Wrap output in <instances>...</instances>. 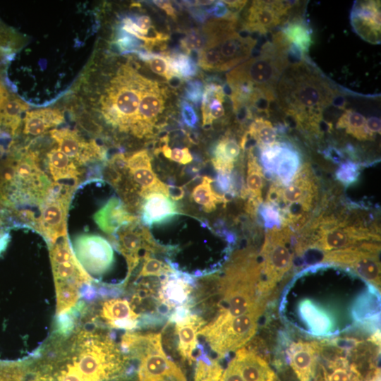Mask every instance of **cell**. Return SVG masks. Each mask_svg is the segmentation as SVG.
<instances>
[{
  "mask_svg": "<svg viewBox=\"0 0 381 381\" xmlns=\"http://www.w3.org/2000/svg\"><path fill=\"white\" fill-rule=\"evenodd\" d=\"M378 289L346 266L322 262L298 272L281 298L279 313L306 334L331 337L377 318Z\"/></svg>",
  "mask_w": 381,
  "mask_h": 381,
  "instance_id": "cell-1",
  "label": "cell"
},
{
  "mask_svg": "<svg viewBox=\"0 0 381 381\" xmlns=\"http://www.w3.org/2000/svg\"><path fill=\"white\" fill-rule=\"evenodd\" d=\"M54 339L31 358L38 381H110L121 377L129 358L110 334L77 327Z\"/></svg>",
  "mask_w": 381,
  "mask_h": 381,
  "instance_id": "cell-2",
  "label": "cell"
},
{
  "mask_svg": "<svg viewBox=\"0 0 381 381\" xmlns=\"http://www.w3.org/2000/svg\"><path fill=\"white\" fill-rule=\"evenodd\" d=\"M337 89L309 59L291 62L276 87L280 109L302 126L318 127L322 111L337 99Z\"/></svg>",
  "mask_w": 381,
  "mask_h": 381,
  "instance_id": "cell-3",
  "label": "cell"
},
{
  "mask_svg": "<svg viewBox=\"0 0 381 381\" xmlns=\"http://www.w3.org/2000/svg\"><path fill=\"white\" fill-rule=\"evenodd\" d=\"M147 80L129 65L118 69L99 99L100 111L108 123L141 138L138 109Z\"/></svg>",
  "mask_w": 381,
  "mask_h": 381,
  "instance_id": "cell-4",
  "label": "cell"
},
{
  "mask_svg": "<svg viewBox=\"0 0 381 381\" xmlns=\"http://www.w3.org/2000/svg\"><path fill=\"white\" fill-rule=\"evenodd\" d=\"M318 195L316 179L310 165L305 164L288 185L272 184L266 202L278 210L283 227L300 228L308 219Z\"/></svg>",
  "mask_w": 381,
  "mask_h": 381,
  "instance_id": "cell-5",
  "label": "cell"
},
{
  "mask_svg": "<svg viewBox=\"0 0 381 381\" xmlns=\"http://www.w3.org/2000/svg\"><path fill=\"white\" fill-rule=\"evenodd\" d=\"M49 257L56 295V315H62L77 304L83 285L92 278L77 260L67 236L50 246Z\"/></svg>",
  "mask_w": 381,
  "mask_h": 381,
  "instance_id": "cell-6",
  "label": "cell"
},
{
  "mask_svg": "<svg viewBox=\"0 0 381 381\" xmlns=\"http://www.w3.org/2000/svg\"><path fill=\"white\" fill-rule=\"evenodd\" d=\"M289 52L271 40L261 48L259 54L246 60L226 73V77L246 80L275 99L277 83L291 63Z\"/></svg>",
  "mask_w": 381,
  "mask_h": 381,
  "instance_id": "cell-7",
  "label": "cell"
},
{
  "mask_svg": "<svg viewBox=\"0 0 381 381\" xmlns=\"http://www.w3.org/2000/svg\"><path fill=\"white\" fill-rule=\"evenodd\" d=\"M308 229L309 241L298 246L297 250L314 248L329 253L358 246L363 242L380 241V236L373 229L358 224H350L333 216L315 219Z\"/></svg>",
  "mask_w": 381,
  "mask_h": 381,
  "instance_id": "cell-8",
  "label": "cell"
},
{
  "mask_svg": "<svg viewBox=\"0 0 381 381\" xmlns=\"http://www.w3.org/2000/svg\"><path fill=\"white\" fill-rule=\"evenodd\" d=\"M236 28L237 21L226 19H213L203 27L204 47L218 53L221 71H229L248 60L256 44L255 40L238 32Z\"/></svg>",
  "mask_w": 381,
  "mask_h": 381,
  "instance_id": "cell-9",
  "label": "cell"
},
{
  "mask_svg": "<svg viewBox=\"0 0 381 381\" xmlns=\"http://www.w3.org/2000/svg\"><path fill=\"white\" fill-rule=\"evenodd\" d=\"M265 303L266 301L228 322L206 323L200 329L198 335L205 339L218 358H222L230 352L241 349L254 336Z\"/></svg>",
  "mask_w": 381,
  "mask_h": 381,
  "instance_id": "cell-10",
  "label": "cell"
},
{
  "mask_svg": "<svg viewBox=\"0 0 381 381\" xmlns=\"http://www.w3.org/2000/svg\"><path fill=\"white\" fill-rule=\"evenodd\" d=\"M291 234L288 227H273L266 234L258 284L260 297L266 298L292 267L294 252L289 247Z\"/></svg>",
  "mask_w": 381,
  "mask_h": 381,
  "instance_id": "cell-11",
  "label": "cell"
},
{
  "mask_svg": "<svg viewBox=\"0 0 381 381\" xmlns=\"http://www.w3.org/2000/svg\"><path fill=\"white\" fill-rule=\"evenodd\" d=\"M75 187L54 183L49 188L40 205V214L35 229L49 246L67 236L66 217Z\"/></svg>",
  "mask_w": 381,
  "mask_h": 381,
  "instance_id": "cell-12",
  "label": "cell"
},
{
  "mask_svg": "<svg viewBox=\"0 0 381 381\" xmlns=\"http://www.w3.org/2000/svg\"><path fill=\"white\" fill-rule=\"evenodd\" d=\"M380 246L374 241L358 246L326 253L322 262L346 266L378 289L380 286Z\"/></svg>",
  "mask_w": 381,
  "mask_h": 381,
  "instance_id": "cell-13",
  "label": "cell"
},
{
  "mask_svg": "<svg viewBox=\"0 0 381 381\" xmlns=\"http://www.w3.org/2000/svg\"><path fill=\"white\" fill-rule=\"evenodd\" d=\"M298 1H253L249 6L243 28L246 32L265 34L282 25L291 17L290 11Z\"/></svg>",
  "mask_w": 381,
  "mask_h": 381,
  "instance_id": "cell-14",
  "label": "cell"
},
{
  "mask_svg": "<svg viewBox=\"0 0 381 381\" xmlns=\"http://www.w3.org/2000/svg\"><path fill=\"white\" fill-rule=\"evenodd\" d=\"M73 246L77 260L90 275L104 274L114 262L112 247L108 241L100 236H78L74 239Z\"/></svg>",
  "mask_w": 381,
  "mask_h": 381,
  "instance_id": "cell-15",
  "label": "cell"
},
{
  "mask_svg": "<svg viewBox=\"0 0 381 381\" xmlns=\"http://www.w3.org/2000/svg\"><path fill=\"white\" fill-rule=\"evenodd\" d=\"M161 340H155L136 357L140 361L138 381H187L179 366L165 354Z\"/></svg>",
  "mask_w": 381,
  "mask_h": 381,
  "instance_id": "cell-16",
  "label": "cell"
},
{
  "mask_svg": "<svg viewBox=\"0 0 381 381\" xmlns=\"http://www.w3.org/2000/svg\"><path fill=\"white\" fill-rule=\"evenodd\" d=\"M260 149V159L265 171L274 176L277 183L288 185L300 169L298 151L288 143L279 141Z\"/></svg>",
  "mask_w": 381,
  "mask_h": 381,
  "instance_id": "cell-17",
  "label": "cell"
},
{
  "mask_svg": "<svg viewBox=\"0 0 381 381\" xmlns=\"http://www.w3.org/2000/svg\"><path fill=\"white\" fill-rule=\"evenodd\" d=\"M116 249L126 260L128 273L123 282L126 286L128 280L140 261V251L142 249L150 253L157 251L158 246L152 239L147 230L138 224L137 221L121 227L116 234Z\"/></svg>",
  "mask_w": 381,
  "mask_h": 381,
  "instance_id": "cell-18",
  "label": "cell"
},
{
  "mask_svg": "<svg viewBox=\"0 0 381 381\" xmlns=\"http://www.w3.org/2000/svg\"><path fill=\"white\" fill-rule=\"evenodd\" d=\"M51 137L59 149L79 166L105 159V150L94 140H85L75 131L68 128L52 129Z\"/></svg>",
  "mask_w": 381,
  "mask_h": 381,
  "instance_id": "cell-19",
  "label": "cell"
},
{
  "mask_svg": "<svg viewBox=\"0 0 381 381\" xmlns=\"http://www.w3.org/2000/svg\"><path fill=\"white\" fill-rule=\"evenodd\" d=\"M312 30L308 23L299 15L291 16L272 38L288 49L291 57L296 61L308 59L313 43Z\"/></svg>",
  "mask_w": 381,
  "mask_h": 381,
  "instance_id": "cell-20",
  "label": "cell"
},
{
  "mask_svg": "<svg viewBox=\"0 0 381 381\" xmlns=\"http://www.w3.org/2000/svg\"><path fill=\"white\" fill-rule=\"evenodd\" d=\"M127 167L126 176L142 198L152 192H162L169 196L167 186L152 169L151 157L146 150L138 151L127 157Z\"/></svg>",
  "mask_w": 381,
  "mask_h": 381,
  "instance_id": "cell-21",
  "label": "cell"
},
{
  "mask_svg": "<svg viewBox=\"0 0 381 381\" xmlns=\"http://www.w3.org/2000/svg\"><path fill=\"white\" fill-rule=\"evenodd\" d=\"M194 279L186 272L173 269L164 276L159 290L161 307L168 313L181 306H188ZM190 308V307H189Z\"/></svg>",
  "mask_w": 381,
  "mask_h": 381,
  "instance_id": "cell-22",
  "label": "cell"
},
{
  "mask_svg": "<svg viewBox=\"0 0 381 381\" xmlns=\"http://www.w3.org/2000/svg\"><path fill=\"white\" fill-rule=\"evenodd\" d=\"M350 23L354 32L363 40L380 44V1H354L350 13Z\"/></svg>",
  "mask_w": 381,
  "mask_h": 381,
  "instance_id": "cell-23",
  "label": "cell"
},
{
  "mask_svg": "<svg viewBox=\"0 0 381 381\" xmlns=\"http://www.w3.org/2000/svg\"><path fill=\"white\" fill-rule=\"evenodd\" d=\"M166 90L157 82L147 79L138 109L141 138L149 137L164 109Z\"/></svg>",
  "mask_w": 381,
  "mask_h": 381,
  "instance_id": "cell-24",
  "label": "cell"
},
{
  "mask_svg": "<svg viewBox=\"0 0 381 381\" xmlns=\"http://www.w3.org/2000/svg\"><path fill=\"white\" fill-rule=\"evenodd\" d=\"M99 316L111 328L132 330L139 326V314L126 299L111 298L102 301Z\"/></svg>",
  "mask_w": 381,
  "mask_h": 381,
  "instance_id": "cell-25",
  "label": "cell"
},
{
  "mask_svg": "<svg viewBox=\"0 0 381 381\" xmlns=\"http://www.w3.org/2000/svg\"><path fill=\"white\" fill-rule=\"evenodd\" d=\"M143 198L141 221L145 225L165 223L179 214L175 202L162 192H152Z\"/></svg>",
  "mask_w": 381,
  "mask_h": 381,
  "instance_id": "cell-26",
  "label": "cell"
},
{
  "mask_svg": "<svg viewBox=\"0 0 381 381\" xmlns=\"http://www.w3.org/2000/svg\"><path fill=\"white\" fill-rule=\"evenodd\" d=\"M93 219L100 229L109 235H115L123 226L138 220L117 197L111 198L95 213Z\"/></svg>",
  "mask_w": 381,
  "mask_h": 381,
  "instance_id": "cell-27",
  "label": "cell"
},
{
  "mask_svg": "<svg viewBox=\"0 0 381 381\" xmlns=\"http://www.w3.org/2000/svg\"><path fill=\"white\" fill-rule=\"evenodd\" d=\"M174 323L178 337L177 349L179 355L183 361L191 365L195 360L193 352L198 344V332L205 325V321L197 314L190 311Z\"/></svg>",
  "mask_w": 381,
  "mask_h": 381,
  "instance_id": "cell-28",
  "label": "cell"
},
{
  "mask_svg": "<svg viewBox=\"0 0 381 381\" xmlns=\"http://www.w3.org/2000/svg\"><path fill=\"white\" fill-rule=\"evenodd\" d=\"M320 349L316 342L299 341L290 346L289 362L299 381H310L315 376Z\"/></svg>",
  "mask_w": 381,
  "mask_h": 381,
  "instance_id": "cell-29",
  "label": "cell"
},
{
  "mask_svg": "<svg viewBox=\"0 0 381 381\" xmlns=\"http://www.w3.org/2000/svg\"><path fill=\"white\" fill-rule=\"evenodd\" d=\"M234 359L244 381H277L267 361L252 351L239 349Z\"/></svg>",
  "mask_w": 381,
  "mask_h": 381,
  "instance_id": "cell-30",
  "label": "cell"
},
{
  "mask_svg": "<svg viewBox=\"0 0 381 381\" xmlns=\"http://www.w3.org/2000/svg\"><path fill=\"white\" fill-rule=\"evenodd\" d=\"M226 95L224 87L216 82L205 85L202 99V118L204 128L210 126L225 115L224 104Z\"/></svg>",
  "mask_w": 381,
  "mask_h": 381,
  "instance_id": "cell-31",
  "label": "cell"
},
{
  "mask_svg": "<svg viewBox=\"0 0 381 381\" xmlns=\"http://www.w3.org/2000/svg\"><path fill=\"white\" fill-rule=\"evenodd\" d=\"M64 120L63 113L57 109L47 108L27 111L24 118L23 133L37 136L49 128L57 126Z\"/></svg>",
  "mask_w": 381,
  "mask_h": 381,
  "instance_id": "cell-32",
  "label": "cell"
},
{
  "mask_svg": "<svg viewBox=\"0 0 381 381\" xmlns=\"http://www.w3.org/2000/svg\"><path fill=\"white\" fill-rule=\"evenodd\" d=\"M48 169L55 181L72 179L77 182L82 172L79 165L59 148H53L47 153Z\"/></svg>",
  "mask_w": 381,
  "mask_h": 381,
  "instance_id": "cell-33",
  "label": "cell"
},
{
  "mask_svg": "<svg viewBox=\"0 0 381 381\" xmlns=\"http://www.w3.org/2000/svg\"><path fill=\"white\" fill-rule=\"evenodd\" d=\"M241 152V146L231 137H224L214 146L212 164L219 173L229 174Z\"/></svg>",
  "mask_w": 381,
  "mask_h": 381,
  "instance_id": "cell-34",
  "label": "cell"
},
{
  "mask_svg": "<svg viewBox=\"0 0 381 381\" xmlns=\"http://www.w3.org/2000/svg\"><path fill=\"white\" fill-rule=\"evenodd\" d=\"M337 128L345 131L359 140H373L372 135L366 128L365 117L353 109H346L339 118Z\"/></svg>",
  "mask_w": 381,
  "mask_h": 381,
  "instance_id": "cell-35",
  "label": "cell"
},
{
  "mask_svg": "<svg viewBox=\"0 0 381 381\" xmlns=\"http://www.w3.org/2000/svg\"><path fill=\"white\" fill-rule=\"evenodd\" d=\"M213 181L212 179L203 176L202 182L197 185L191 193L193 201L206 212H212L217 203L226 201L224 195L218 194L212 188L211 183Z\"/></svg>",
  "mask_w": 381,
  "mask_h": 381,
  "instance_id": "cell-36",
  "label": "cell"
},
{
  "mask_svg": "<svg viewBox=\"0 0 381 381\" xmlns=\"http://www.w3.org/2000/svg\"><path fill=\"white\" fill-rule=\"evenodd\" d=\"M198 356L194 377V381H219L222 374V368L218 359L207 355L201 344H198Z\"/></svg>",
  "mask_w": 381,
  "mask_h": 381,
  "instance_id": "cell-37",
  "label": "cell"
},
{
  "mask_svg": "<svg viewBox=\"0 0 381 381\" xmlns=\"http://www.w3.org/2000/svg\"><path fill=\"white\" fill-rule=\"evenodd\" d=\"M28 109V104L20 99H8L0 112V125L14 135L21 122V115Z\"/></svg>",
  "mask_w": 381,
  "mask_h": 381,
  "instance_id": "cell-38",
  "label": "cell"
},
{
  "mask_svg": "<svg viewBox=\"0 0 381 381\" xmlns=\"http://www.w3.org/2000/svg\"><path fill=\"white\" fill-rule=\"evenodd\" d=\"M247 166V193L250 195V200L260 203L262 200L265 176L262 168L252 150H249Z\"/></svg>",
  "mask_w": 381,
  "mask_h": 381,
  "instance_id": "cell-39",
  "label": "cell"
},
{
  "mask_svg": "<svg viewBox=\"0 0 381 381\" xmlns=\"http://www.w3.org/2000/svg\"><path fill=\"white\" fill-rule=\"evenodd\" d=\"M248 135L256 142L259 148L270 145L277 140V130L271 121L257 117L250 123Z\"/></svg>",
  "mask_w": 381,
  "mask_h": 381,
  "instance_id": "cell-40",
  "label": "cell"
},
{
  "mask_svg": "<svg viewBox=\"0 0 381 381\" xmlns=\"http://www.w3.org/2000/svg\"><path fill=\"white\" fill-rule=\"evenodd\" d=\"M330 373L325 371L324 373L326 381H362L363 377L353 365H350L347 360L339 358L330 361L329 364Z\"/></svg>",
  "mask_w": 381,
  "mask_h": 381,
  "instance_id": "cell-41",
  "label": "cell"
},
{
  "mask_svg": "<svg viewBox=\"0 0 381 381\" xmlns=\"http://www.w3.org/2000/svg\"><path fill=\"white\" fill-rule=\"evenodd\" d=\"M166 57L174 75L184 78L193 77L196 75L197 64L187 54L177 53L166 56Z\"/></svg>",
  "mask_w": 381,
  "mask_h": 381,
  "instance_id": "cell-42",
  "label": "cell"
},
{
  "mask_svg": "<svg viewBox=\"0 0 381 381\" xmlns=\"http://www.w3.org/2000/svg\"><path fill=\"white\" fill-rule=\"evenodd\" d=\"M141 60L144 61L150 69L155 73L165 78L167 80L173 75L169 61L166 56L161 54L138 52Z\"/></svg>",
  "mask_w": 381,
  "mask_h": 381,
  "instance_id": "cell-43",
  "label": "cell"
},
{
  "mask_svg": "<svg viewBox=\"0 0 381 381\" xmlns=\"http://www.w3.org/2000/svg\"><path fill=\"white\" fill-rule=\"evenodd\" d=\"M173 268L162 261L152 258L150 253L146 251L144 254V262L137 279L149 276L161 277L171 272Z\"/></svg>",
  "mask_w": 381,
  "mask_h": 381,
  "instance_id": "cell-44",
  "label": "cell"
},
{
  "mask_svg": "<svg viewBox=\"0 0 381 381\" xmlns=\"http://www.w3.org/2000/svg\"><path fill=\"white\" fill-rule=\"evenodd\" d=\"M205 44V39L202 32L191 30L181 40V47L186 51L187 54L197 52L198 56Z\"/></svg>",
  "mask_w": 381,
  "mask_h": 381,
  "instance_id": "cell-45",
  "label": "cell"
},
{
  "mask_svg": "<svg viewBox=\"0 0 381 381\" xmlns=\"http://www.w3.org/2000/svg\"><path fill=\"white\" fill-rule=\"evenodd\" d=\"M162 152L167 158L181 164H188L193 160V156L187 147H175L171 149L167 143H165V145L162 147Z\"/></svg>",
  "mask_w": 381,
  "mask_h": 381,
  "instance_id": "cell-46",
  "label": "cell"
},
{
  "mask_svg": "<svg viewBox=\"0 0 381 381\" xmlns=\"http://www.w3.org/2000/svg\"><path fill=\"white\" fill-rule=\"evenodd\" d=\"M358 174V165L352 162H346L339 167L336 176L341 183L349 185L356 181Z\"/></svg>",
  "mask_w": 381,
  "mask_h": 381,
  "instance_id": "cell-47",
  "label": "cell"
},
{
  "mask_svg": "<svg viewBox=\"0 0 381 381\" xmlns=\"http://www.w3.org/2000/svg\"><path fill=\"white\" fill-rule=\"evenodd\" d=\"M204 89L202 83L198 80H188L184 88V97L195 105L202 102Z\"/></svg>",
  "mask_w": 381,
  "mask_h": 381,
  "instance_id": "cell-48",
  "label": "cell"
},
{
  "mask_svg": "<svg viewBox=\"0 0 381 381\" xmlns=\"http://www.w3.org/2000/svg\"><path fill=\"white\" fill-rule=\"evenodd\" d=\"M260 212L267 227H279L282 224V218L278 210L272 205L265 202Z\"/></svg>",
  "mask_w": 381,
  "mask_h": 381,
  "instance_id": "cell-49",
  "label": "cell"
},
{
  "mask_svg": "<svg viewBox=\"0 0 381 381\" xmlns=\"http://www.w3.org/2000/svg\"><path fill=\"white\" fill-rule=\"evenodd\" d=\"M181 116L183 122L188 127L195 128L198 118L193 107L187 102L181 103Z\"/></svg>",
  "mask_w": 381,
  "mask_h": 381,
  "instance_id": "cell-50",
  "label": "cell"
},
{
  "mask_svg": "<svg viewBox=\"0 0 381 381\" xmlns=\"http://www.w3.org/2000/svg\"><path fill=\"white\" fill-rule=\"evenodd\" d=\"M219 381H244L234 358L222 373Z\"/></svg>",
  "mask_w": 381,
  "mask_h": 381,
  "instance_id": "cell-51",
  "label": "cell"
},
{
  "mask_svg": "<svg viewBox=\"0 0 381 381\" xmlns=\"http://www.w3.org/2000/svg\"><path fill=\"white\" fill-rule=\"evenodd\" d=\"M217 184L219 189L224 193L232 192V183L229 174L219 173L217 176Z\"/></svg>",
  "mask_w": 381,
  "mask_h": 381,
  "instance_id": "cell-52",
  "label": "cell"
},
{
  "mask_svg": "<svg viewBox=\"0 0 381 381\" xmlns=\"http://www.w3.org/2000/svg\"><path fill=\"white\" fill-rule=\"evenodd\" d=\"M366 128L373 135L380 133V119L377 116H371L366 119Z\"/></svg>",
  "mask_w": 381,
  "mask_h": 381,
  "instance_id": "cell-53",
  "label": "cell"
},
{
  "mask_svg": "<svg viewBox=\"0 0 381 381\" xmlns=\"http://www.w3.org/2000/svg\"><path fill=\"white\" fill-rule=\"evenodd\" d=\"M157 6L163 9L167 14L174 18L176 17L175 9L172 6V4L169 1H153Z\"/></svg>",
  "mask_w": 381,
  "mask_h": 381,
  "instance_id": "cell-54",
  "label": "cell"
},
{
  "mask_svg": "<svg viewBox=\"0 0 381 381\" xmlns=\"http://www.w3.org/2000/svg\"><path fill=\"white\" fill-rule=\"evenodd\" d=\"M169 196L174 200H179L184 195V190L181 187L174 186H167Z\"/></svg>",
  "mask_w": 381,
  "mask_h": 381,
  "instance_id": "cell-55",
  "label": "cell"
},
{
  "mask_svg": "<svg viewBox=\"0 0 381 381\" xmlns=\"http://www.w3.org/2000/svg\"><path fill=\"white\" fill-rule=\"evenodd\" d=\"M168 83L171 87L177 88L181 84V78L178 75H173L169 80H168Z\"/></svg>",
  "mask_w": 381,
  "mask_h": 381,
  "instance_id": "cell-56",
  "label": "cell"
},
{
  "mask_svg": "<svg viewBox=\"0 0 381 381\" xmlns=\"http://www.w3.org/2000/svg\"><path fill=\"white\" fill-rule=\"evenodd\" d=\"M367 381H380V369H376L370 373L368 376Z\"/></svg>",
  "mask_w": 381,
  "mask_h": 381,
  "instance_id": "cell-57",
  "label": "cell"
},
{
  "mask_svg": "<svg viewBox=\"0 0 381 381\" xmlns=\"http://www.w3.org/2000/svg\"><path fill=\"white\" fill-rule=\"evenodd\" d=\"M3 40H4V37H3V35H1V30H0V51L1 49V47H3L4 45Z\"/></svg>",
  "mask_w": 381,
  "mask_h": 381,
  "instance_id": "cell-58",
  "label": "cell"
}]
</instances>
